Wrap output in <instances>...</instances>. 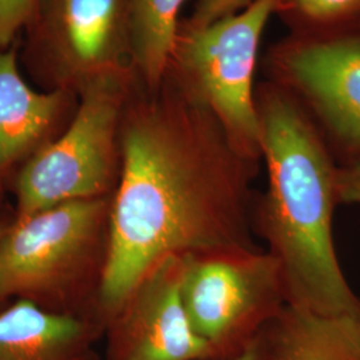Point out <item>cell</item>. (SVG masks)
I'll return each instance as SVG.
<instances>
[{
    "mask_svg": "<svg viewBox=\"0 0 360 360\" xmlns=\"http://www.w3.org/2000/svg\"><path fill=\"white\" fill-rule=\"evenodd\" d=\"M111 195L98 318L104 328L132 288L169 255L252 247V179L203 104L154 102L126 112Z\"/></svg>",
    "mask_w": 360,
    "mask_h": 360,
    "instance_id": "obj_1",
    "label": "cell"
},
{
    "mask_svg": "<svg viewBox=\"0 0 360 360\" xmlns=\"http://www.w3.org/2000/svg\"><path fill=\"white\" fill-rule=\"evenodd\" d=\"M259 110L260 155L269 172L254 226L279 266L287 304L318 314L359 311L335 251L338 171L294 102L267 95Z\"/></svg>",
    "mask_w": 360,
    "mask_h": 360,
    "instance_id": "obj_2",
    "label": "cell"
},
{
    "mask_svg": "<svg viewBox=\"0 0 360 360\" xmlns=\"http://www.w3.org/2000/svg\"><path fill=\"white\" fill-rule=\"evenodd\" d=\"M110 205L111 196L74 200L15 218L0 236V299L27 300L102 326L98 294Z\"/></svg>",
    "mask_w": 360,
    "mask_h": 360,
    "instance_id": "obj_3",
    "label": "cell"
},
{
    "mask_svg": "<svg viewBox=\"0 0 360 360\" xmlns=\"http://www.w3.org/2000/svg\"><path fill=\"white\" fill-rule=\"evenodd\" d=\"M124 102V83L114 70L82 84L77 112L63 134L32 155L15 175V218L112 195L120 167Z\"/></svg>",
    "mask_w": 360,
    "mask_h": 360,
    "instance_id": "obj_4",
    "label": "cell"
},
{
    "mask_svg": "<svg viewBox=\"0 0 360 360\" xmlns=\"http://www.w3.org/2000/svg\"><path fill=\"white\" fill-rule=\"evenodd\" d=\"M181 299L211 360L243 355L287 304L276 260L255 245L183 255Z\"/></svg>",
    "mask_w": 360,
    "mask_h": 360,
    "instance_id": "obj_5",
    "label": "cell"
},
{
    "mask_svg": "<svg viewBox=\"0 0 360 360\" xmlns=\"http://www.w3.org/2000/svg\"><path fill=\"white\" fill-rule=\"evenodd\" d=\"M275 4L276 0H255L239 13L193 28L181 49V62L202 103L235 150L250 159L260 156L259 110L252 94L257 49Z\"/></svg>",
    "mask_w": 360,
    "mask_h": 360,
    "instance_id": "obj_6",
    "label": "cell"
},
{
    "mask_svg": "<svg viewBox=\"0 0 360 360\" xmlns=\"http://www.w3.org/2000/svg\"><path fill=\"white\" fill-rule=\"evenodd\" d=\"M183 255L160 260L136 284L104 328L107 360H211L181 299Z\"/></svg>",
    "mask_w": 360,
    "mask_h": 360,
    "instance_id": "obj_7",
    "label": "cell"
},
{
    "mask_svg": "<svg viewBox=\"0 0 360 360\" xmlns=\"http://www.w3.org/2000/svg\"><path fill=\"white\" fill-rule=\"evenodd\" d=\"M288 68L335 136L360 150V39H339L292 52Z\"/></svg>",
    "mask_w": 360,
    "mask_h": 360,
    "instance_id": "obj_8",
    "label": "cell"
},
{
    "mask_svg": "<svg viewBox=\"0 0 360 360\" xmlns=\"http://www.w3.org/2000/svg\"><path fill=\"white\" fill-rule=\"evenodd\" d=\"M67 108L63 90L40 92L22 77L13 50H0V187L52 134Z\"/></svg>",
    "mask_w": 360,
    "mask_h": 360,
    "instance_id": "obj_9",
    "label": "cell"
},
{
    "mask_svg": "<svg viewBox=\"0 0 360 360\" xmlns=\"http://www.w3.org/2000/svg\"><path fill=\"white\" fill-rule=\"evenodd\" d=\"M101 324L58 314L27 300L0 309V360H98Z\"/></svg>",
    "mask_w": 360,
    "mask_h": 360,
    "instance_id": "obj_10",
    "label": "cell"
},
{
    "mask_svg": "<svg viewBox=\"0 0 360 360\" xmlns=\"http://www.w3.org/2000/svg\"><path fill=\"white\" fill-rule=\"evenodd\" d=\"M254 349L257 360H360V309L318 314L285 304Z\"/></svg>",
    "mask_w": 360,
    "mask_h": 360,
    "instance_id": "obj_11",
    "label": "cell"
},
{
    "mask_svg": "<svg viewBox=\"0 0 360 360\" xmlns=\"http://www.w3.org/2000/svg\"><path fill=\"white\" fill-rule=\"evenodd\" d=\"M120 0H56L53 40L65 70L82 80L112 71Z\"/></svg>",
    "mask_w": 360,
    "mask_h": 360,
    "instance_id": "obj_12",
    "label": "cell"
},
{
    "mask_svg": "<svg viewBox=\"0 0 360 360\" xmlns=\"http://www.w3.org/2000/svg\"><path fill=\"white\" fill-rule=\"evenodd\" d=\"M186 0H129V43L143 77L156 87L176 47L178 15Z\"/></svg>",
    "mask_w": 360,
    "mask_h": 360,
    "instance_id": "obj_13",
    "label": "cell"
},
{
    "mask_svg": "<svg viewBox=\"0 0 360 360\" xmlns=\"http://www.w3.org/2000/svg\"><path fill=\"white\" fill-rule=\"evenodd\" d=\"M37 0H0V50L7 49L15 35L26 25Z\"/></svg>",
    "mask_w": 360,
    "mask_h": 360,
    "instance_id": "obj_14",
    "label": "cell"
},
{
    "mask_svg": "<svg viewBox=\"0 0 360 360\" xmlns=\"http://www.w3.org/2000/svg\"><path fill=\"white\" fill-rule=\"evenodd\" d=\"M296 7L316 20H336L360 13V0H295Z\"/></svg>",
    "mask_w": 360,
    "mask_h": 360,
    "instance_id": "obj_15",
    "label": "cell"
},
{
    "mask_svg": "<svg viewBox=\"0 0 360 360\" xmlns=\"http://www.w3.org/2000/svg\"><path fill=\"white\" fill-rule=\"evenodd\" d=\"M255 0H199L191 25L193 28L206 27L220 19L239 13Z\"/></svg>",
    "mask_w": 360,
    "mask_h": 360,
    "instance_id": "obj_16",
    "label": "cell"
},
{
    "mask_svg": "<svg viewBox=\"0 0 360 360\" xmlns=\"http://www.w3.org/2000/svg\"><path fill=\"white\" fill-rule=\"evenodd\" d=\"M336 188L339 203L360 205V163L338 171Z\"/></svg>",
    "mask_w": 360,
    "mask_h": 360,
    "instance_id": "obj_17",
    "label": "cell"
},
{
    "mask_svg": "<svg viewBox=\"0 0 360 360\" xmlns=\"http://www.w3.org/2000/svg\"><path fill=\"white\" fill-rule=\"evenodd\" d=\"M232 360H257V354H255L254 346L250 348L248 351H245L243 355H240V356H238V358Z\"/></svg>",
    "mask_w": 360,
    "mask_h": 360,
    "instance_id": "obj_18",
    "label": "cell"
},
{
    "mask_svg": "<svg viewBox=\"0 0 360 360\" xmlns=\"http://www.w3.org/2000/svg\"><path fill=\"white\" fill-rule=\"evenodd\" d=\"M6 227H7V226H3V224L0 223V236L3 235V232H4V230H6ZM7 304H8V303H6L4 300H1V299H0V309H4Z\"/></svg>",
    "mask_w": 360,
    "mask_h": 360,
    "instance_id": "obj_19",
    "label": "cell"
}]
</instances>
